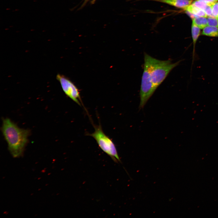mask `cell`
<instances>
[{
  "label": "cell",
  "mask_w": 218,
  "mask_h": 218,
  "mask_svg": "<svg viewBox=\"0 0 218 218\" xmlns=\"http://www.w3.org/2000/svg\"><path fill=\"white\" fill-rule=\"evenodd\" d=\"M2 131L12 156L15 158L21 156L28 142L30 131L19 127L8 118L2 119Z\"/></svg>",
  "instance_id": "cell-1"
},
{
  "label": "cell",
  "mask_w": 218,
  "mask_h": 218,
  "mask_svg": "<svg viewBox=\"0 0 218 218\" xmlns=\"http://www.w3.org/2000/svg\"><path fill=\"white\" fill-rule=\"evenodd\" d=\"M150 74L152 82L157 89L169 74L182 60L173 63L170 59L160 60L149 56Z\"/></svg>",
  "instance_id": "cell-2"
},
{
  "label": "cell",
  "mask_w": 218,
  "mask_h": 218,
  "mask_svg": "<svg viewBox=\"0 0 218 218\" xmlns=\"http://www.w3.org/2000/svg\"><path fill=\"white\" fill-rule=\"evenodd\" d=\"M149 56L144 53L143 72L142 77L140 93V110L143 108L156 90L152 81L150 71Z\"/></svg>",
  "instance_id": "cell-3"
},
{
  "label": "cell",
  "mask_w": 218,
  "mask_h": 218,
  "mask_svg": "<svg viewBox=\"0 0 218 218\" xmlns=\"http://www.w3.org/2000/svg\"><path fill=\"white\" fill-rule=\"evenodd\" d=\"M94 132L89 135L95 140L101 150L115 162H121L115 145L112 140L104 133L100 124L94 126Z\"/></svg>",
  "instance_id": "cell-4"
},
{
  "label": "cell",
  "mask_w": 218,
  "mask_h": 218,
  "mask_svg": "<svg viewBox=\"0 0 218 218\" xmlns=\"http://www.w3.org/2000/svg\"><path fill=\"white\" fill-rule=\"evenodd\" d=\"M56 79L60 82L65 94L79 105L84 107L79 89L74 84L64 75L58 74Z\"/></svg>",
  "instance_id": "cell-5"
},
{
  "label": "cell",
  "mask_w": 218,
  "mask_h": 218,
  "mask_svg": "<svg viewBox=\"0 0 218 218\" xmlns=\"http://www.w3.org/2000/svg\"><path fill=\"white\" fill-rule=\"evenodd\" d=\"M165 3L174 7L184 9L190 5L192 0H153Z\"/></svg>",
  "instance_id": "cell-6"
},
{
  "label": "cell",
  "mask_w": 218,
  "mask_h": 218,
  "mask_svg": "<svg viewBox=\"0 0 218 218\" xmlns=\"http://www.w3.org/2000/svg\"><path fill=\"white\" fill-rule=\"evenodd\" d=\"M200 29L192 22L191 27V34L193 43V51L192 53L193 64L194 60L195 51V46L200 35Z\"/></svg>",
  "instance_id": "cell-7"
},
{
  "label": "cell",
  "mask_w": 218,
  "mask_h": 218,
  "mask_svg": "<svg viewBox=\"0 0 218 218\" xmlns=\"http://www.w3.org/2000/svg\"><path fill=\"white\" fill-rule=\"evenodd\" d=\"M184 9L185 11H187L197 16L207 17L204 11L197 8L193 4H190Z\"/></svg>",
  "instance_id": "cell-8"
},
{
  "label": "cell",
  "mask_w": 218,
  "mask_h": 218,
  "mask_svg": "<svg viewBox=\"0 0 218 218\" xmlns=\"http://www.w3.org/2000/svg\"><path fill=\"white\" fill-rule=\"evenodd\" d=\"M202 35L209 37H218V28L208 25L203 28Z\"/></svg>",
  "instance_id": "cell-9"
},
{
  "label": "cell",
  "mask_w": 218,
  "mask_h": 218,
  "mask_svg": "<svg viewBox=\"0 0 218 218\" xmlns=\"http://www.w3.org/2000/svg\"><path fill=\"white\" fill-rule=\"evenodd\" d=\"M193 23L200 29L208 25L207 18L203 17L197 16L192 19Z\"/></svg>",
  "instance_id": "cell-10"
},
{
  "label": "cell",
  "mask_w": 218,
  "mask_h": 218,
  "mask_svg": "<svg viewBox=\"0 0 218 218\" xmlns=\"http://www.w3.org/2000/svg\"><path fill=\"white\" fill-rule=\"evenodd\" d=\"M192 4L197 8L204 11L206 9L208 5H212L204 1L198 0L193 2Z\"/></svg>",
  "instance_id": "cell-11"
},
{
  "label": "cell",
  "mask_w": 218,
  "mask_h": 218,
  "mask_svg": "<svg viewBox=\"0 0 218 218\" xmlns=\"http://www.w3.org/2000/svg\"><path fill=\"white\" fill-rule=\"evenodd\" d=\"M208 25L216 27L218 28V18L208 17L207 18Z\"/></svg>",
  "instance_id": "cell-12"
},
{
  "label": "cell",
  "mask_w": 218,
  "mask_h": 218,
  "mask_svg": "<svg viewBox=\"0 0 218 218\" xmlns=\"http://www.w3.org/2000/svg\"><path fill=\"white\" fill-rule=\"evenodd\" d=\"M213 14L215 18H218V2H215L212 5Z\"/></svg>",
  "instance_id": "cell-13"
},
{
  "label": "cell",
  "mask_w": 218,
  "mask_h": 218,
  "mask_svg": "<svg viewBox=\"0 0 218 218\" xmlns=\"http://www.w3.org/2000/svg\"><path fill=\"white\" fill-rule=\"evenodd\" d=\"M204 11L208 17L215 18L212 13V5H208Z\"/></svg>",
  "instance_id": "cell-14"
},
{
  "label": "cell",
  "mask_w": 218,
  "mask_h": 218,
  "mask_svg": "<svg viewBox=\"0 0 218 218\" xmlns=\"http://www.w3.org/2000/svg\"><path fill=\"white\" fill-rule=\"evenodd\" d=\"M204 1L207 3L212 5L218 0H198Z\"/></svg>",
  "instance_id": "cell-15"
},
{
  "label": "cell",
  "mask_w": 218,
  "mask_h": 218,
  "mask_svg": "<svg viewBox=\"0 0 218 218\" xmlns=\"http://www.w3.org/2000/svg\"><path fill=\"white\" fill-rule=\"evenodd\" d=\"M90 0H84V2H83V4L80 7V8H82L84 7L86 5L87 3ZM93 0H92V1Z\"/></svg>",
  "instance_id": "cell-16"
},
{
  "label": "cell",
  "mask_w": 218,
  "mask_h": 218,
  "mask_svg": "<svg viewBox=\"0 0 218 218\" xmlns=\"http://www.w3.org/2000/svg\"><path fill=\"white\" fill-rule=\"evenodd\" d=\"M96 0H93L91 2V4H94V3L95 2V1H96Z\"/></svg>",
  "instance_id": "cell-17"
}]
</instances>
